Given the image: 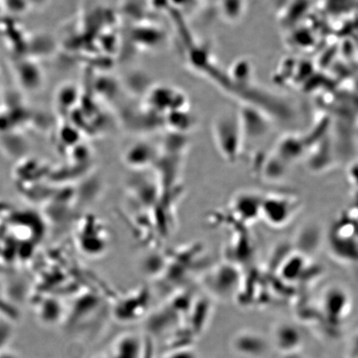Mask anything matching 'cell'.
I'll return each instance as SVG.
<instances>
[{"instance_id": "obj_1", "label": "cell", "mask_w": 358, "mask_h": 358, "mask_svg": "<svg viewBox=\"0 0 358 358\" xmlns=\"http://www.w3.org/2000/svg\"><path fill=\"white\" fill-rule=\"evenodd\" d=\"M328 252L340 263L355 264L357 261V209L350 208L332 223L327 235Z\"/></svg>"}, {"instance_id": "obj_2", "label": "cell", "mask_w": 358, "mask_h": 358, "mask_svg": "<svg viewBox=\"0 0 358 358\" xmlns=\"http://www.w3.org/2000/svg\"><path fill=\"white\" fill-rule=\"evenodd\" d=\"M212 134L220 156L228 163H236L244 147L238 111H224L216 116L212 123Z\"/></svg>"}, {"instance_id": "obj_3", "label": "cell", "mask_w": 358, "mask_h": 358, "mask_svg": "<svg viewBox=\"0 0 358 358\" xmlns=\"http://www.w3.org/2000/svg\"><path fill=\"white\" fill-rule=\"evenodd\" d=\"M301 202L294 196L287 194L264 195L262 201L261 219L270 227H286L296 216Z\"/></svg>"}, {"instance_id": "obj_4", "label": "cell", "mask_w": 358, "mask_h": 358, "mask_svg": "<svg viewBox=\"0 0 358 358\" xmlns=\"http://www.w3.org/2000/svg\"><path fill=\"white\" fill-rule=\"evenodd\" d=\"M264 195L253 190L240 191L233 196L230 212L237 222L249 225L261 219Z\"/></svg>"}, {"instance_id": "obj_5", "label": "cell", "mask_w": 358, "mask_h": 358, "mask_svg": "<svg viewBox=\"0 0 358 358\" xmlns=\"http://www.w3.org/2000/svg\"><path fill=\"white\" fill-rule=\"evenodd\" d=\"M244 144L245 140H257L263 138L270 130V115L261 108L247 105L238 111Z\"/></svg>"}, {"instance_id": "obj_6", "label": "cell", "mask_w": 358, "mask_h": 358, "mask_svg": "<svg viewBox=\"0 0 358 358\" xmlns=\"http://www.w3.org/2000/svg\"><path fill=\"white\" fill-rule=\"evenodd\" d=\"M309 151V144L305 139L298 135H286L278 141L272 152L278 159L290 167L295 162L305 157Z\"/></svg>"}, {"instance_id": "obj_7", "label": "cell", "mask_w": 358, "mask_h": 358, "mask_svg": "<svg viewBox=\"0 0 358 358\" xmlns=\"http://www.w3.org/2000/svg\"><path fill=\"white\" fill-rule=\"evenodd\" d=\"M239 266L225 262V263L216 265L207 274L206 281L211 288L218 291L229 290L234 289L239 284L241 279Z\"/></svg>"}, {"instance_id": "obj_8", "label": "cell", "mask_w": 358, "mask_h": 358, "mask_svg": "<svg viewBox=\"0 0 358 358\" xmlns=\"http://www.w3.org/2000/svg\"><path fill=\"white\" fill-rule=\"evenodd\" d=\"M310 258L296 251L290 253L278 265L279 276L285 281H299L309 268Z\"/></svg>"}, {"instance_id": "obj_9", "label": "cell", "mask_w": 358, "mask_h": 358, "mask_svg": "<svg viewBox=\"0 0 358 358\" xmlns=\"http://www.w3.org/2000/svg\"><path fill=\"white\" fill-rule=\"evenodd\" d=\"M318 141V147L311 149V152L308 153L307 163L308 167L314 173H322L330 169L335 164L334 153L332 147L328 140Z\"/></svg>"}, {"instance_id": "obj_10", "label": "cell", "mask_w": 358, "mask_h": 358, "mask_svg": "<svg viewBox=\"0 0 358 358\" xmlns=\"http://www.w3.org/2000/svg\"><path fill=\"white\" fill-rule=\"evenodd\" d=\"M321 231L315 225H309L299 232L296 252L310 258V253L316 252L321 243Z\"/></svg>"}, {"instance_id": "obj_11", "label": "cell", "mask_w": 358, "mask_h": 358, "mask_svg": "<svg viewBox=\"0 0 358 358\" xmlns=\"http://www.w3.org/2000/svg\"><path fill=\"white\" fill-rule=\"evenodd\" d=\"M253 76V68L247 59H240L236 61L230 70V80L232 84L238 85L241 91L248 89L251 86Z\"/></svg>"}, {"instance_id": "obj_12", "label": "cell", "mask_w": 358, "mask_h": 358, "mask_svg": "<svg viewBox=\"0 0 358 358\" xmlns=\"http://www.w3.org/2000/svg\"><path fill=\"white\" fill-rule=\"evenodd\" d=\"M245 3L244 0H222L220 10L223 18L229 22L238 21L244 15Z\"/></svg>"}, {"instance_id": "obj_13", "label": "cell", "mask_w": 358, "mask_h": 358, "mask_svg": "<svg viewBox=\"0 0 358 358\" xmlns=\"http://www.w3.org/2000/svg\"><path fill=\"white\" fill-rule=\"evenodd\" d=\"M347 176L349 182L352 187H355V191L357 189V163L355 159L350 161L347 169Z\"/></svg>"}]
</instances>
